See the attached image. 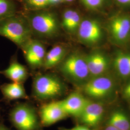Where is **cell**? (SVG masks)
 I'll return each mask as SVG.
<instances>
[{
	"mask_svg": "<svg viewBox=\"0 0 130 130\" xmlns=\"http://www.w3.org/2000/svg\"><path fill=\"white\" fill-rule=\"evenodd\" d=\"M28 19L33 35L38 38L51 40L60 34V19L55 12L47 9L27 11L24 14Z\"/></svg>",
	"mask_w": 130,
	"mask_h": 130,
	"instance_id": "obj_1",
	"label": "cell"
},
{
	"mask_svg": "<svg viewBox=\"0 0 130 130\" xmlns=\"http://www.w3.org/2000/svg\"><path fill=\"white\" fill-rule=\"evenodd\" d=\"M0 36L8 39L21 49L33 38L32 32L25 14L18 12L1 21Z\"/></svg>",
	"mask_w": 130,
	"mask_h": 130,
	"instance_id": "obj_2",
	"label": "cell"
},
{
	"mask_svg": "<svg viewBox=\"0 0 130 130\" xmlns=\"http://www.w3.org/2000/svg\"><path fill=\"white\" fill-rule=\"evenodd\" d=\"M67 87L60 78L53 73L36 75L33 79V96L40 100L59 98L66 92Z\"/></svg>",
	"mask_w": 130,
	"mask_h": 130,
	"instance_id": "obj_3",
	"label": "cell"
},
{
	"mask_svg": "<svg viewBox=\"0 0 130 130\" xmlns=\"http://www.w3.org/2000/svg\"><path fill=\"white\" fill-rule=\"evenodd\" d=\"M58 66L65 78L76 84L84 85L91 78L85 57L78 53L67 55Z\"/></svg>",
	"mask_w": 130,
	"mask_h": 130,
	"instance_id": "obj_4",
	"label": "cell"
},
{
	"mask_svg": "<svg viewBox=\"0 0 130 130\" xmlns=\"http://www.w3.org/2000/svg\"><path fill=\"white\" fill-rule=\"evenodd\" d=\"M9 120L17 130H40L41 124L33 107L19 104L10 110Z\"/></svg>",
	"mask_w": 130,
	"mask_h": 130,
	"instance_id": "obj_5",
	"label": "cell"
},
{
	"mask_svg": "<svg viewBox=\"0 0 130 130\" xmlns=\"http://www.w3.org/2000/svg\"><path fill=\"white\" fill-rule=\"evenodd\" d=\"M113 86L110 78L101 75L89 79L83 85V90L89 97L100 99L106 97L111 93Z\"/></svg>",
	"mask_w": 130,
	"mask_h": 130,
	"instance_id": "obj_6",
	"label": "cell"
},
{
	"mask_svg": "<svg viewBox=\"0 0 130 130\" xmlns=\"http://www.w3.org/2000/svg\"><path fill=\"white\" fill-rule=\"evenodd\" d=\"M28 65L33 69L42 67L46 54V48L41 41L32 38L21 49Z\"/></svg>",
	"mask_w": 130,
	"mask_h": 130,
	"instance_id": "obj_7",
	"label": "cell"
},
{
	"mask_svg": "<svg viewBox=\"0 0 130 130\" xmlns=\"http://www.w3.org/2000/svg\"><path fill=\"white\" fill-rule=\"evenodd\" d=\"M79 40L86 44H93L99 41L102 32L97 21L92 19H82L77 31Z\"/></svg>",
	"mask_w": 130,
	"mask_h": 130,
	"instance_id": "obj_8",
	"label": "cell"
},
{
	"mask_svg": "<svg viewBox=\"0 0 130 130\" xmlns=\"http://www.w3.org/2000/svg\"><path fill=\"white\" fill-rule=\"evenodd\" d=\"M67 115L61 105L59 101H52L42 106L40 110L41 123L48 126L64 119Z\"/></svg>",
	"mask_w": 130,
	"mask_h": 130,
	"instance_id": "obj_9",
	"label": "cell"
},
{
	"mask_svg": "<svg viewBox=\"0 0 130 130\" xmlns=\"http://www.w3.org/2000/svg\"><path fill=\"white\" fill-rule=\"evenodd\" d=\"M59 101L68 116L79 117L84 111L90 100L80 93L73 92Z\"/></svg>",
	"mask_w": 130,
	"mask_h": 130,
	"instance_id": "obj_10",
	"label": "cell"
},
{
	"mask_svg": "<svg viewBox=\"0 0 130 130\" xmlns=\"http://www.w3.org/2000/svg\"><path fill=\"white\" fill-rule=\"evenodd\" d=\"M104 111L102 104L90 100L79 118L83 125L89 127H95L102 120Z\"/></svg>",
	"mask_w": 130,
	"mask_h": 130,
	"instance_id": "obj_11",
	"label": "cell"
},
{
	"mask_svg": "<svg viewBox=\"0 0 130 130\" xmlns=\"http://www.w3.org/2000/svg\"><path fill=\"white\" fill-rule=\"evenodd\" d=\"M1 74L12 82L23 84L28 79V73L26 67L13 57L9 66L5 70L0 71Z\"/></svg>",
	"mask_w": 130,
	"mask_h": 130,
	"instance_id": "obj_12",
	"label": "cell"
},
{
	"mask_svg": "<svg viewBox=\"0 0 130 130\" xmlns=\"http://www.w3.org/2000/svg\"><path fill=\"white\" fill-rule=\"evenodd\" d=\"M82 20L79 12L74 9L67 8L63 11L61 15V28L69 34L77 33Z\"/></svg>",
	"mask_w": 130,
	"mask_h": 130,
	"instance_id": "obj_13",
	"label": "cell"
},
{
	"mask_svg": "<svg viewBox=\"0 0 130 130\" xmlns=\"http://www.w3.org/2000/svg\"><path fill=\"white\" fill-rule=\"evenodd\" d=\"M91 78L102 75L107 70L108 62L102 54L93 53L85 57Z\"/></svg>",
	"mask_w": 130,
	"mask_h": 130,
	"instance_id": "obj_14",
	"label": "cell"
},
{
	"mask_svg": "<svg viewBox=\"0 0 130 130\" xmlns=\"http://www.w3.org/2000/svg\"><path fill=\"white\" fill-rule=\"evenodd\" d=\"M110 29L114 39L122 42L128 38L130 33V19L120 16L113 19L110 22Z\"/></svg>",
	"mask_w": 130,
	"mask_h": 130,
	"instance_id": "obj_15",
	"label": "cell"
},
{
	"mask_svg": "<svg viewBox=\"0 0 130 130\" xmlns=\"http://www.w3.org/2000/svg\"><path fill=\"white\" fill-rule=\"evenodd\" d=\"M67 55V48L64 44L55 45L46 52L42 67L46 70L58 66Z\"/></svg>",
	"mask_w": 130,
	"mask_h": 130,
	"instance_id": "obj_16",
	"label": "cell"
},
{
	"mask_svg": "<svg viewBox=\"0 0 130 130\" xmlns=\"http://www.w3.org/2000/svg\"><path fill=\"white\" fill-rule=\"evenodd\" d=\"M0 90L4 99L7 101L28 98L23 84L12 82L3 84L0 86Z\"/></svg>",
	"mask_w": 130,
	"mask_h": 130,
	"instance_id": "obj_17",
	"label": "cell"
},
{
	"mask_svg": "<svg viewBox=\"0 0 130 130\" xmlns=\"http://www.w3.org/2000/svg\"><path fill=\"white\" fill-rule=\"evenodd\" d=\"M107 125L120 130H130V120L123 112L116 110L112 113Z\"/></svg>",
	"mask_w": 130,
	"mask_h": 130,
	"instance_id": "obj_18",
	"label": "cell"
},
{
	"mask_svg": "<svg viewBox=\"0 0 130 130\" xmlns=\"http://www.w3.org/2000/svg\"><path fill=\"white\" fill-rule=\"evenodd\" d=\"M114 68L122 78L130 76V55L121 54L116 56L114 61Z\"/></svg>",
	"mask_w": 130,
	"mask_h": 130,
	"instance_id": "obj_19",
	"label": "cell"
},
{
	"mask_svg": "<svg viewBox=\"0 0 130 130\" xmlns=\"http://www.w3.org/2000/svg\"><path fill=\"white\" fill-rule=\"evenodd\" d=\"M18 12L14 0H0V21Z\"/></svg>",
	"mask_w": 130,
	"mask_h": 130,
	"instance_id": "obj_20",
	"label": "cell"
},
{
	"mask_svg": "<svg viewBox=\"0 0 130 130\" xmlns=\"http://www.w3.org/2000/svg\"><path fill=\"white\" fill-rule=\"evenodd\" d=\"M27 11H34L47 9L49 7L48 0H21Z\"/></svg>",
	"mask_w": 130,
	"mask_h": 130,
	"instance_id": "obj_21",
	"label": "cell"
},
{
	"mask_svg": "<svg viewBox=\"0 0 130 130\" xmlns=\"http://www.w3.org/2000/svg\"><path fill=\"white\" fill-rule=\"evenodd\" d=\"M85 7L90 10H95L99 8L104 0H81Z\"/></svg>",
	"mask_w": 130,
	"mask_h": 130,
	"instance_id": "obj_22",
	"label": "cell"
},
{
	"mask_svg": "<svg viewBox=\"0 0 130 130\" xmlns=\"http://www.w3.org/2000/svg\"><path fill=\"white\" fill-rule=\"evenodd\" d=\"M60 130H93L87 126L84 125H78L75 126L71 128H61Z\"/></svg>",
	"mask_w": 130,
	"mask_h": 130,
	"instance_id": "obj_23",
	"label": "cell"
},
{
	"mask_svg": "<svg viewBox=\"0 0 130 130\" xmlns=\"http://www.w3.org/2000/svg\"><path fill=\"white\" fill-rule=\"evenodd\" d=\"M123 95L126 99H130V82L127 84L125 87L124 89Z\"/></svg>",
	"mask_w": 130,
	"mask_h": 130,
	"instance_id": "obj_24",
	"label": "cell"
},
{
	"mask_svg": "<svg viewBox=\"0 0 130 130\" xmlns=\"http://www.w3.org/2000/svg\"><path fill=\"white\" fill-rule=\"evenodd\" d=\"M48 2L49 7L58 5L61 3H63L62 0H48Z\"/></svg>",
	"mask_w": 130,
	"mask_h": 130,
	"instance_id": "obj_25",
	"label": "cell"
},
{
	"mask_svg": "<svg viewBox=\"0 0 130 130\" xmlns=\"http://www.w3.org/2000/svg\"><path fill=\"white\" fill-rule=\"evenodd\" d=\"M0 130H11L3 123H0Z\"/></svg>",
	"mask_w": 130,
	"mask_h": 130,
	"instance_id": "obj_26",
	"label": "cell"
},
{
	"mask_svg": "<svg viewBox=\"0 0 130 130\" xmlns=\"http://www.w3.org/2000/svg\"><path fill=\"white\" fill-rule=\"evenodd\" d=\"M104 130H120L118 129H117L116 128L112 126L109 125H107L106 127L105 128Z\"/></svg>",
	"mask_w": 130,
	"mask_h": 130,
	"instance_id": "obj_27",
	"label": "cell"
},
{
	"mask_svg": "<svg viewBox=\"0 0 130 130\" xmlns=\"http://www.w3.org/2000/svg\"><path fill=\"white\" fill-rule=\"evenodd\" d=\"M119 3L122 4H130V0H117Z\"/></svg>",
	"mask_w": 130,
	"mask_h": 130,
	"instance_id": "obj_28",
	"label": "cell"
},
{
	"mask_svg": "<svg viewBox=\"0 0 130 130\" xmlns=\"http://www.w3.org/2000/svg\"><path fill=\"white\" fill-rule=\"evenodd\" d=\"M74 0H62L63 3H72Z\"/></svg>",
	"mask_w": 130,
	"mask_h": 130,
	"instance_id": "obj_29",
	"label": "cell"
}]
</instances>
